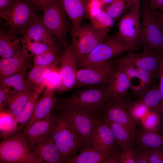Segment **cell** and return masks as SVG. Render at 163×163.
Wrapping results in <instances>:
<instances>
[{"label":"cell","mask_w":163,"mask_h":163,"mask_svg":"<svg viewBox=\"0 0 163 163\" xmlns=\"http://www.w3.org/2000/svg\"><path fill=\"white\" fill-rule=\"evenodd\" d=\"M91 24L98 29H111L114 23V19L105 11H101L89 18Z\"/></svg>","instance_id":"36"},{"label":"cell","mask_w":163,"mask_h":163,"mask_svg":"<svg viewBox=\"0 0 163 163\" xmlns=\"http://www.w3.org/2000/svg\"><path fill=\"white\" fill-rule=\"evenodd\" d=\"M59 0L64 12L72 22L71 30L79 28L83 18L88 16L89 0Z\"/></svg>","instance_id":"20"},{"label":"cell","mask_w":163,"mask_h":163,"mask_svg":"<svg viewBox=\"0 0 163 163\" xmlns=\"http://www.w3.org/2000/svg\"><path fill=\"white\" fill-rule=\"evenodd\" d=\"M139 71L140 75V83L137 86L131 87L133 93L137 96L142 97L150 88L153 82L152 75L147 71L136 67Z\"/></svg>","instance_id":"35"},{"label":"cell","mask_w":163,"mask_h":163,"mask_svg":"<svg viewBox=\"0 0 163 163\" xmlns=\"http://www.w3.org/2000/svg\"><path fill=\"white\" fill-rule=\"evenodd\" d=\"M116 62L122 64L130 82L134 78H138L140 80V75L137 69L132 65L127 63Z\"/></svg>","instance_id":"41"},{"label":"cell","mask_w":163,"mask_h":163,"mask_svg":"<svg viewBox=\"0 0 163 163\" xmlns=\"http://www.w3.org/2000/svg\"><path fill=\"white\" fill-rule=\"evenodd\" d=\"M40 95L34 92L18 114L14 119V123L10 131L11 133L16 132V135L24 132L32 115L36 103Z\"/></svg>","instance_id":"27"},{"label":"cell","mask_w":163,"mask_h":163,"mask_svg":"<svg viewBox=\"0 0 163 163\" xmlns=\"http://www.w3.org/2000/svg\"><path fill=\"white\" fill-rule=\"evenodd\" d=\"M140 12L142 21L139 44L163 52V31L154 19L147 0Z\"/></svg>","instance_id":"9"},{"label":"cell","mask_w":163,"mask_h":163,"mask_svg":"<svg viewBox=\"0 0 163 163\" xmlns=\"http://www.w3.org/2000/svg\"><path fill=\"white\" fill-rule=\"evenodd\" d=\"M10 91L0 85V111L1 113L5 110L7 100Z\"/></svg>","instance_id":"44"},{"label":"cell","mask_w":163,"mask_h":163,"mask_svg":"<svg viewBox=\"0 0 163 163\" xmlns=\"http://www.w3.org/2000/svg\"><path fill=\"white\" fill-rule=\"evenodd\" d=\"M15 35L1 32L0 56L1 58H7L18 55L24 52L21 41Z\"/></svg>","instance_id":"26"},{"label":"cell","mask_w":163,"mask_h":163,"mask_svg":"<svg viewBox=\"0 0 163 163\" xmlns=\"http://www.w3.org/2000/svg\"><path fill=\"white\" fill-rule=\"evenodd\" d=\"M140 5L131 10L120 20L119 32L123 40L135 50H138L136 45L140 39L141 24L140 21Z\"/></svg>","instance_id":"13"},{"label":"cell","mask_w":163,"mask_h":163,"mask_svg":"<svg viewBox=\"0 0 163 163\" xmlns=\"http://www.w3.org/2000/svg\"><path fill=\"white\" fill-rule=\"evenodd\" d=\"M140 121L144 130L158 132L160 120L158 112L149 111Z\"/></svg>","instance_id":"37"},{"label":"cell","mask_w":163,"mask_h":163,"mask_svg":"<svg viewBox=\"0 0 163 163\" xmlns=\"http://www.w3.org/2000/svg\"><path fill=\"white\" fill-rule=\"evenodd\" d=\"M115 66L106 86L107 101L124 98L131 82L123 65L114 61Z\"/></svg>","instance_id":"14"},{"label":"cell","mask_w":163,"mask_h":163,"mask_svg":"<svg viewBox=\"0 0 163 163\" xmlns=\"http://www.w3.org/2000/svg\"><path fill=\"white\" fill-rule=\"evenodd\" d=\"M16 0H0V14L10 12L13 8Z\"/></svg>","instance_id":"46"},{"label":"cell","mask_w":163,"mask_h":163,"mask_svg":"<svg viewBox=\"0 0 163 163\" xmlns=\"http://www.w3.org/2000/svg\"><path fill=\"white\" fill-rule=\"evenodd\" d=\"M149 111L160 112L161 96L159 86L150 88L140 100Z\"/></svg>","instance_id":"33"},{"label":"cell","mask_w":163,"mask_h":163,"mask_svg":"<svg viewBox=\"0 0 163 163\" xmlns=\"http://www.w3.org/2000/svg\"><path fill=\"white\" fill-rule=\"evenodd\" d=\"M141 0H126V8L130 10L135 8L137 6L140 5Z\"/></svg>","instance_id":"49"},{"label":"cell","mask_w":163,"mask_h":163,"mask_svg":"<svg viewBox=\"0 0 163 163\" xmlns=\"http://www.w3.org/2000/svg\"><path fill=\"white\" fill-rule=\"evenodd\" d=\"M149 163H163V148L151 150Z\"/></svg>","instance_id":"43"},{"label":"cell","mask_w":163,"mask_h":163,"mask_svg":"<svg viewBox=\"0 0 163 163\" xmlns=\"http://www.w3.org/2000/svg\"><path fill=\"white\" fill-rule=\"evenodd\" d=\"M152 150L142 149L140 152L136 154V163H149V159Z\"/></svg>","instance_id":"45"},{"label":"cell","mask_w":163,"mask_h":163,"mask_svg":"<svg viewBox=\"0 0 163 163\" xmlns=\"http://www.w3.org/2000/svg\"><path fill=\"white\" fill-rule=\"evenodd\" d=\"M21 41L24 51L32 57L42 54L57 46L34 41L24 36L21 38Z\"/></svg>","instance_id":"32"},{"label":"cell","mask_w":163,"mask_h":163,"mask_svg":"<svg viewBox=\"0 0 163 163\" xmlns=\"http://www.w3.org/2000/svg\"><path fill=\"white\" fill-rule=\"evenodd\" d=\"M35 6L43 12L42 20L44 24L57 41L64 45L68 27L65 13L59 0H41Z\"/></svg>","instance_id":"6"},{"label":"cell","mask_w":163,"mask_h":163,"mask_svg":"<svg viewBox=\"0 0 163 163\" xmlns=\"http://www.w3.org/2000/svg\"><path fill=\"white\" fill-rule=\"evenodd\" d=\"M107 101L106 86L99 85L85 86L67 97L56 98L57 104L76 106L100 114Z\"/></svg>","instance_id":"3"},{"label":"cell","mask_w":163,"mask_h":163,"mask_svg":"<svg viewBox=\"0 0 163 163\" xmlns=\"http://www.w3.org/2000/svg\"><path fill=\"white\" fill-rule=\"evenodd\" d=\"M55 69L48 67L34 66L26 76V80L29 87L40 94L44 90L47 77Z\"/></svg>","instance_id":"25"},{"label":"cell","mask_w":163,"mask_h":163,"mask_svg":"<svg viewBox=\"0 0 163 163\" xmlns=\"http://www.w3.org/2000/svg\"><path fill=\"white\" fill-rule=\"evenodd\" d=\"M31 148L23 132L7 138L0 144V162L39 163Z\"/></svg>","instance_id":"4"},{"label":"cell","mask_w":163,"mask_h":163,"mask_svg":"<svg viewBox=\"0 0 163 163\" xmlns=\"http://www.w3.org/2000/svg\"><path fill=\"white\" fill-rule=\"evenodd\" d=\"M56 122L51 133L63 159V163H65L66 161L72 158L73 156L69 148L65 142L62 132Z\"/></svg>","instance_id":"34"},{"label":"cell","mask_w":163,"mask_h":163,"mask_svg":"<svg viewBox=\"0 0 163 163\" xmlns=\"http://www.w3.org/2000/svg\"><path fill=\"white\" fill-rule=\"evenodd\" d=\"M126 8V0H113L105 11L114 19L120 17Z\"/></svg>","instance_id":"39"},{"label":"cell","mask_w":163,"mask_h":163,"mask_svg":"<svg viewBox=\"0 0 163 163\" xmlns=\"http://www.w3.org/2000/svg\"><path fill=\"white\" fill-rule=\"evenodd\" d=\"M31 149L39 163H63L51 133L46 140L35 144Z\"/></svg>","instance_id":"19"},{"label":"cell","mask_w":163,"mask_h":163,"mask_svg":"<svg viewBox=\"0 0 163 163\" xmlns=\"http://www.w3.org/2000/svg\"><path fill=\"white\" fill-rule=\"evenodd\" d=\"M57 115L58 118L56 123L61 132L64 139L69 148L73 157L84 147L83 142L74 128Z\"/></svg>","instance_id":"23"},{"label":"cell","mask_w":163,"mask_h":163,"mask_svg":"<svg viewBox=\"0 0 163 163\" xmlns=\"http://www.w3.org/2000/svg\"><path fill=\"white\" fill-rule=\"evenodd\" d=\"M103 5H104L106 4H110L113 0H101Z\"/></svg>","instance_id":"50"},{"label":"cell","mask_w":163,"mask_h":163,"mask_svg":"<svg viewBox=\"0 0 163 163\" xmlns=\"http://www.w3.org/2000/svg\"><path fill=\"white\" fill-rule=\"evenodd\" d=\"M115 65L111 60L78 69L75 87L78 89L91 85L106 86Z\"/></svg>","instance_id":"8"},{"label":"cell","mask_w":163,"mask_h":163,"mask_svg":"<svg viewBox=\"0 0 163 163\" xmlns=\"http://www.w3.org/2000/svg\"><path fill=\"white\" fill-rule=\"evenodd\" d=\"M32 57L24 52L13 57L0 58V81L10 76L26 71L29 68H31Z\"/></svg>","instance_id":"17"},{"label":"cell","mask_w":163,"mask_h":163,"mask_svg":"<svg viewBox=\"0 0 163 163\" xmlns=\"http://www.w3.org/2000/svg\"><path fill=\"white\" fill-rule=\"evenodd\" d=\"M155 21L163 31V12L158 10H151Z\"/></svg>","instance_id":"48"},{"label":"cell","mask_w":163,"mask_h":163,"mask_svg":"<svg viewBox=\"0 0 163 163\" xmlns=\"http://www.w3.org/2000/svg\"><path fill=\"white\" fill-rule=\"evenodd\" d=\"M35 5L40 1L41 0H30Z\"/></svg>","instance_id":"51"},{"label":"cell","mask_w":163,"mask_h":163,"mask_svg":"<svg viewBox=\"0 0 163 163\" xmlns=\"http://www.w3.org/2000/svg\"><path fill=\"white\" fill-rule=\"evenodd\" d=\"M117 148L107 151H101L84 147L80 152L65 163H105Z\"/></svg>","instance_id":"24"},{"label":"cell","mask_w":163,"mask_h":163,"mask_svg":"<svg viewBox=\"0 0 163 163\" xmlns=\"http://www.w3.org/2000/svg\"><path fill=\"white\" fill-rule=\"evenodd\" d=\"M130 136L132 143L142 149L152 150L163 148V134L158 132L141 131L135 128L131 131Z\"/></svg>","instance_id":"21"},{"label":"cell","mask_w":163,"mask_h":163,"mask_svg":"<svg viewBox=\"0 0 163 163\" xmlns=\"http://www.w3.org/2000/svg\"><path fill=\"white\" fill-rule=\"evenodd\" d=\"M23 36L32 40L44 43L51 45H56V39L43 23L39 16L26 30Z\"/></svg>","instance_id":"22"},{"label":"cell","mask_w":163,"mask_h":163,"mask_svg":"<svg viewBox=\"0 0 163 163\" xmlns=\"http://www.w3.org/2000/svg\"><path fill=\"white\" fill-rule=\"evenodd\" d=\"M111 29H98L91 24H85L75 30H71L72 50L77 64L103 41Z\"/></svg>","instance_id":"2"},{"label":"cell","mask_w":163,"mask_h":163,"mask_svg":"<svg viewBox=\"0 0 163 163\" xmlns=\"http://www.w3.org/2000/svg\"><path fill=\"white\" fill-rule=\"evenodd\" d=\"M61 55L60 65L58 69L59 82L57 86L58 93L61 94L75 87L78 70L77 62L70 45L66 43Z\"/></svg>","instance_id":"10"},{"label":"cell","mask_w":163,"mask_h":163,"mask_svg":"<svg viewBox=\"0 0 163 163\" xmlns=\"http://www.w3.org/2000/svg\"><path fill=\"white\" fill-rule=\"evenodd\" d=\"M56 89L54 87L47 86L42 95L38 99L24 132L35 122L43 119L51 114L56 104Z\"/></svg>","instance_id":"15"},{"label":"cell","mask_w":163,"mask_h":163,"mask_svg":"<svg viewBox=\"0 0 163 163\" xmlns=\"http://www.w3.org/2000/svg\"><path fill=\"white\" fill-rule=\"evenodd\" d=\"M103 120L107 123L111 129L118 146L121 149L123 150L132 146L130 136L131 131L129 129L121 124Z\"/></svg>","instance_id":"29"},{"label":"cell","mask_w":163,"mask_h":163,"mask_svg":"<svg viewBox=\"0 0 163 163\" xmlns=\"http://www.w3.org/2000/svg\"><path fill=\"white\" fill-rule=\"evenodd\" d=\"M35 5L30 0H16L14 7L9 12L0 14L6 21L8 33L23 36L30 24L40 16L35 11Z\"/></svg>","instance_id":"5"},{"label":"cell","mask_w":163,"mask_h":163,"mask_svg":"<svg viewBox=\"0 0 163 163\" xmlns=\"http://www.w3.org/2000/svg\"><path fill=\"white\" fill-rule=\"evenodd\" d=\"M158 78L160 82L159 87L161 96L160 112L161 113L162 124L163 125V52L161 59Z\"/></svg>","instance_id":"42"},{"label":"cell","mask_w":163,"mask_h":163,"mask_svg":"<svg viewBox=\"0 0 163 163\" xmlns=\"http://www.w3.org/2000/svg\"><path fill=\"white\" fill-rule=\"evenodd\" d=\"M136 154L132 146L123 149L121 154L120 163H136Z\"/></svg>","instance_id":"40"},{"label":"cell","mask_w":163,"mask_h":163,"mask_svg":"<svg viewBox=\"0 0 163 163\" xmlns=\"http://www.w3.org/2000/svg\"><path fill=\"white\" fill-rule=\"evenodd\" d=\"M58 118V115L51 114L45 119L35 122L27 130L23 132L31 148L35 144L48 138Z\"/></svg>","instance_id":"16"},{"label":"cell","mask_w":163,"mask_h":163,"mask_svg":"<svg viewBox=\"0 0 163 163\" xmlns=\"http://www.w3.org/2000/svg\"><path fill=\"white\" fill-rule=\"evenodd\" d=\"M151 10H163V0H147Z\"/></svg>","instance_id":"47"},{"label":"cell","mask_w":163,"mask_h":163,"mask_svg":"<svg viewBox=\"0 0 163 163\" xmlns=\"http://www.w3.org/2000/svg\"><path fill=\"white\" fill-rule=\"evenodd\" d=\"M162 52L145 46L143 50L136 53L129 51L124 57L116 60L120 62L130 64L134 67L145 70L154 77H158L161 59Z\"/></svg>","instance_id":"11"},{"label":"cell","mask_w":163,"mask_h":163,"mask_svg":"<svg viewBox=\"0 0 163 163\" xmlns=\"http://www.w3.org/2000/svg\"><path fill=\"white\" fill-rule=\"evenodd\" d=\"M91 142L92 149L101 151L115 149L118 145L111 129L100 119L92 133Z\"/></svg>","instance_id":"18"},{"label":"cell","mask_w":163,"mask_h":163,"mask_svg":"<svg viewBox=\"0 0 163 163\" xmlns=\"http://www.w3.org/2000/svg\"><path fill=\"white\" fill-rule=\"evenodd\" d=\"M58 115L76 130L81 138L84 147L91 148L92 135L100 119V114L76 106H66L56 103Z\"/></svg>","instance_id":"1"},{"label":"cell","mask_w":163,"mask_h":163,"mask_svg":"<svg viewBox=\"0 0 163 163\" xmlns=\"http://www.w3.org/2000/svg\"><path fill=\"white\" fill-rule=\"evenodd\" d=\"M129 110L132 117L137 122L141 121L149 111L147 107L140 100L129 104Z\"/></svg>","instance_id":"38"},{"label":"cell","mask_w":163,"mask_h":163,"mask_svg":"<svg viewBox=\"0 0 163 163\" xmlns=\"http://www.w3.org/2000/svg\"><path fill=\"white\" fill-rule=\"evenodd\" d=\"M61 55L57 46L40 55L34 56V66L48 67L56 69L60 62Z\"/></svg>","instance_id":"30"},{"label":"cell","mask_w":163,"mask_h":163,"mask_svg":"<svg viewBox=\"0 0 163 163\" xmlns=\"http://www.w3.org/2000/svg\"><path fill=\"white\" fill-rule=\"evenodd\" d=\"M135 50L127 45L119 32L113 37L107 36L86 57L77 64L78 69L93 64L111 60L122 53Z\"/></svg>","instance_id":"7"},{"label":"cell","mask_w":163,"mask_h":163,"mask_svg":"<svg viewBox=\"0 0 163 163\" xmlns=\"http://www.w3.org/2000/svg\"><path fill=\"white\" fill-rule=\"evenodd\" d=\"M124 98L107 101L101 111L100 119L121 124L131 131L138 122L131 116L129 110V104Z\"/></svg>","instance_id":"12"},{"label":"cell","mask_w":163,"mask_h":163,"mask_svg":"<svg viewBox=\"0 0 163 163\" xmlns=\"http://www.w3.org/2000/svg\"><path fill=\"white\" fill-rule=\"evenodd\" d=\"M34 92L10 91L5 107L8 113L13 119L18 114Z\"/></svg>","instance_id":"28"},{"label":"cell","mask_w":163,"mask_h":163,"mask_svg":"<svg viewBox=\"0 0 163 163\" xmlns=\"http://www.w3.org/2000/svg\"><path fill=\"white\" fill-rule=\"evenodd\" d=\"M26 71H25L6 78L0 81V85L8 89L11 88L13 89L11 91L16 92L34 91L27 84L26 80Z\"/></svg>","instance_id":"31"}]
</instances>
